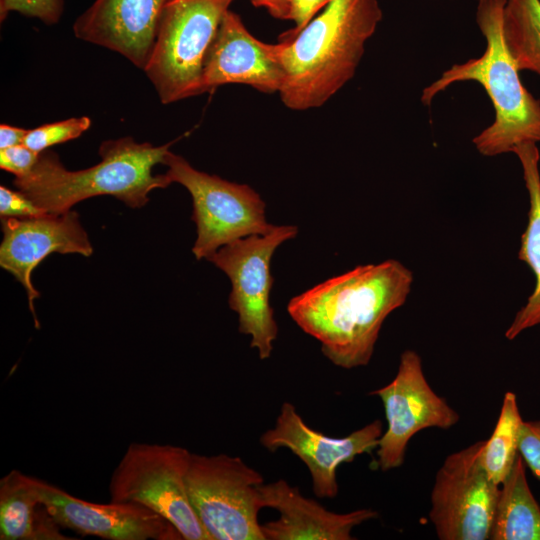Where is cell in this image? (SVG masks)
I'll return each instance as SVG.
<instances>
[{"label": "cell", "instance_id": "cell-30", "mask_svg": "<svg viewBox=\"0 0 540 540\" xmlns=\"http://www.w3.org/2000/svg\"><path fill=\"white\" fill-rule=\"evenodd\" d=\"M253 5L265 8L273 17L290 20V0H250Z\"/></svg>", "mask_w": 540, "mask_h": 540}, {"label": "cell", "instance_id": "cell-14", "mask_svg": "<svg viewBox=\"0 0 540 540\" xmlns=\"http://www.w3.org/2000/svg\"><path fill=\"white\" fill-rule=\"evenodd\" d=\"M1 221L0 266L25 288L35 325L39 327L34 308L39 292L31 281L33 270L52 253L88 257L93 247L78 214L72 210L33 218H2Z\"/></svg>", "mask_w": 540, "mask_h": 540}, {"label": "cell", "instance_id": "cell-16", "mask_svg": "<svg viewBox=\"0 0 540 540\" xmlns=\"http://www.w3.org/2000/svg\"><path fill=\"white\" fill-rule=\"evenodd\" d=\"M169 0H95L73 24L78 39L127 58L144 70Z\"/></svg>", "mask_w": 540, "mask_h": 540}, {"label": "cell", "instance_id": "cell-10", "mask_svg": "<svg viewBox=\"0 0 540 540\" xmlns=\"http://www.w3.org/2000/svg\"><path fill=\"white\" fill-rule=\"evenodd\" d=\"M485 440L448 455L431 491L429 518L440 540L489 539L500 485L486 474Z\"/></svg>", "mask_w": 540, "mask_h": 540}, {"label": "cell", "instance_id": "cell-18", "mask_svg": "<svg viewBox=\"0 0 540 540\" xmlns=\"http://www.w3.org/2000/svg\"><path fill=\"white\" fill-rule=\"evenodd\" d=\"M536 144L521 143L512 151L521 163L529 196L528 220L521 235L518 259L533 272L535 285L525 305L518 310L505 332L508 340H513L523 331L540 325V153Z\"/></svg>", "mask_w": 540, "mask_h": 540}, {"label": "cell", "instance_id": "cell-21", "mask_svg": "<svg viewBox=\"0 0 540 540\" xmlns=\"http://www.w3.org/2000/svg\"><path fill=\"white\" fill-rule=\"evenodd\" d=\"M502 28L518 69L540 76V0H506Z\"/></svg>", "mask_w": 540, "mask_h": 540}, {"label": "cell", "instance_id": "cell-4", "mask_svg": "<svg viewBox=\"0 0 540 540\" xmlns=\"http://www.w3.org/2000/svg\"><path fill=\"white\" fill-rule=\"evenodd\" d=\"M506 0H479L476 22L486 40L484 53L445 70L422 91L421 101L430 105L434 97L462 81H476L486 91L494 110V122L472 142L483 156L512 152L525 142H540V100L523 85L519 69L503 35L502 20Z\"/></svg>", "mask_w": 540, "mask_h": 540}, {"label": "cell", "instance_id": "cell-3", "mask_svg": "<svg viewBox=\"0 0 540 540\" xmlns=\"http://www.w3.org/2000/svg\"><path fill=\"white\" fill-rule=\"evenodd\" d=\"M173 143L153 146L131 137L106 140L99 147L101 161L77 171L67 170L59 156L47 149L40 152L32 170L15 177L13 184L48 214L67 212L80 201L101 195L140 208L148 203L151 191L171 184L166 174L154 175L153 168L162 164Z\"/></svg>", "mask_w": 540, "mask_h": 540}, {"label": "cell", "instance_id": "cell-17", "mask_svg": "<svg viewBox=\"0 0 540 540\" xmlns=\"http://www.w3.org/2000/svg\"><path fill=\"white\" fill-rule=\"evenodd\" d=\"M260 490L263 507L280 514L278 519L261 524L265 540H351L354 527L378 517L372 509L329 511L283 479L263 483Z\"/></svg>", "mask_w": 540, "mask_h": 540}, {"label": "cell", "instance_id": "cell-24", "mask_svg": "<svg viewBox=\"0 0 540 540\" xmlns=\"http://www.w3.org/2000/svg\"><path fill=\"white\" fill-rule=\"evenodd\" d=\"M63 10V0H0L1 21H4L10 12H18L51 25L60 20Z\"/></svg>", "mask_w": 540, "mask_h": 540}, {"label": "cell", "instance_id": "cell-23", "mask_svg": "<svg viewBox=\"0 0 540 540\" xmlns=\"http://www.w3.org/2000/svg\"><path fill=\"white\" fill-rule=\"evenodd\" d=\"M91 120L87 116L43 124L28 131L24 145L40 153L49 147L78 138L89 129Z\"/></svg>", "mask_w": 540, "mask_h": 540}, {"label": "cell", "instance_id": "cell-2", "mask_svg": "<svg viewBox=\"0 0 540 540\" xmlns=\"http://www.w3.org/2000/svg\"><path fill=\"white\" fill-rule=\"evenodd\" d=\"M381 20L378 0H331L302 30L285 33L278 43L284 105L302 111L326 103L354 76Z\"/></svg>", "mask_w": 540, "mask_h": 540}, {"label": "cell", "instance_id": "cell-27", "mask_svg": "<svg viewBox=\"0 0 540 540\" xmlns=\"http://www.w3.org/2000/svg\"><path fill=\"white\" fill-rule=\"evenodd\" d=\"M519 453L526 466L540 479V420L523 422Z\"/></svg>", "mask_w": 540, "mask_h": 540}, {"label": "cell", "instance_id": "cell-7", "mask_svg": "<svg viewBox=\"0 0 540 540\" xmlns=\"http://www.w3.org/2000/svg\"><path fill=\"white\" fill-rule=\"evenodd\" d=\"M191 452L180 446L131 443L108 486L110 501L143 505L168 520L183 540H210L186 488Z\"/></svg>", "mask_w": 540, "mask_h": 540}, {"label": "cell", "instance_id": "cell-15", "mask_svg": "<svg viewBox=\"0 0 540 540\" xmlns=\"http://www.w3.org/2000/svg\"><path fill=\"white\" fill-rule=\"evenodd\" d=\"M283 81L278 44L255 38L240 16L228 10L204 62L203 92L225 84H245L264 93H279Z\"/></svg>", "mask_w": 540, "mask_h": 540}, {"label": "cell", "instance_id": "cell-26", "mask_svg": "<svg viewBox=\"0 0 540 540\" xmlns=\"http://www.w3.org/2000/svg\"><path fill=\"white\" fill-rule=\"evenodd\" d=\"M39 154L24 144L0 149V168L15 177L25 176L36 164Z\"/></svg>", "mask_w": 540, "mask_h": 540}, {"label": "cell", "instance_id": "cell-11", "mask_svg": "<svg viewBox=\"0 0 540 540\" xmlns=\"http://www.w3.org/2000/svg\"><path fill=\"white\" fill-rule=\"evenodd\" d=\"M384 406L387 429L377 446V465L382 471L400 467L410 439L426 428L449 429L459 414L429 385L417 352L405 350L393 380L370 392Z\"/></svg>", "mask_w": 540, "mask_h": 540}, {"label": "cell", "instance_id": "cell-19", "mask_svg": "<svg viewBox=\"0 0 540 540\" xmlns=\"http://www.w3.org/2000/svg\"><path fill=\"white\" fill-rule=\"evenodd\" d=\"M491 540H540V506L534 498L522 456L500 485Z\"/></svg>", "mask_w": 540, "mask_h": 540}, {"label": "cell", "instance_id": "cell-20", "mask_svg": "<svg viewBox=\"0 0 540 540\" xmlns=\"http://www.w3.org/2000/svg\"><path fill=\"white\" fill-rule=\"evenodd\" d=\"M39 479L13 469L0 479V539L35 540Z\"/></svg>", "mask_w": 540, "mask_h": 540}, {"label": "cell", "instance_id": "cell-13", "mask_svg": "<svg viewBox=\"0 0 540 540\" xmlns=\"http://www.w3.org/2000/svg\"><path fill=\"white\" fill-rule=\"evenodd\" d=\"M39 492L41 503L59 526L80 535L106 540H182L168 520L143 505L89 502L41 479Z\"/></svg>", "mask_w": 540, "mask_h": 540}, {"label": "cell", "instance_id": "cell-6", "mask_svg": "<svg viewBox=\"0 0 540 540\" xmlns=\"http://www.w3.org/2000/svg\"><path fill=\"white\" fill-rule=\"evenodd\" d=\"M263 482L238 456L191 453L187 493L210 540H265L258 521Z\"/></svg>", "mask_w": 540, "mask_h": 540}, {"label": "cell", "instance_id": "cell-8", "mask_svg": "<svg viewBox=\"0 0 540 540\" xmlns=\"http://www.w3.org/2000/svg\"><path fill=\"white\" fill-rule=\"evenodd\" d=\"M162 164L168 168L165 174L170 182L184 186L192 197L196 259H207L232 241L266 234L275 227L266 220L265 202L250 186L199 171L170 150Z\"/></svg>", "mask_w": 540, "mask_h": 540}, {"label": "cell", "instance_id": "cell-25", "mask_svg": "<svg viewBox=\"0 0 540 540\" xmlns=\"http://www.w3.org/2000/svg\"><path fill=\"white\" fill-rule=\"evenodd\" d=\"M48 213L19 190L0 186V216L2 218H33Z\"/></svg>", "mask_w": 540, "mask_h": 540}, {"label": "cell", "instance_id": "cell-28", "mask_svg": "<svg viewBox=\"0 0 540 540\" xmlns=\"http://www.w3.org/2000/svg\"><path fill=\"white\" fill-rule=\"evenodd\" d=\"M331 0H290V20L295 27L290 30L296 33L302 30L318 13L324 9Z\"/></svg>", "mask_w": 540, "mask_h": 540}, {"label": "cell", "instance_id": "cell-1", "mask_svg": "<svg viewBox=\"0 0 540 540\" xmlns=\"http://www.w3.org/2000/svg\"><path fill=\"white\" fill-rule=\"evenodd\" d=\"M412 282V272L394 259L360 265L294 296L287 311L334 365L366 366L385 319L405 303Z\"/></svg>", "mask_w": 540, "mask_h": 540}, {"label": "cell", "instance_id": "cell-5", "mask_svg": "<svg viewBox=\"0 0 540 540\" xmlns=\"http://www.w3.org/2000/svg\"><path fill=\"white\" fill-rule=\"evenodd\" d=\"M232 1H168L144 68L162 103L204 93V62Z\"/></svg>", "mask_w": 540, "mask_h": 540}, {"label": "cell", "instance_id": "cell-22", "mask_svg": "<svg viewBox=\"0 0 540 540\" xmlns=\"http://www.w3.org/2000/svg\"><path fill=\"white\" fill-rule=\"evenodd\" d=\"M523 422L515 393L506 392L495 428L480 453L486 474L497 485L508 476L519 455Z\"/></svg>", "mask_w": 540, "mask_h": 540}, {"label": "cell", "instance_id": "cell-12", "mask_svg": "<svg viewBox=\"0 0 540 540\" xmlns=\"http://www.w3.org/2000/svg\"><path fill=\"white\" fill-rule=\"evenodd\" d=\"M382 434V422L374 420L345 437H330L308 426L296 407L284 402L275 426L261 435L260 443L271 452L290 450L308 468L314 494L331 499L338 494L337 468L377 449Z\"/></svg>", "mask_w": 540, "mask_h": 540}, {"label": "cell", "instance_id": "cell-29", "mask_svg": "<svg viewBox=\"0 0 540 540\" xmlns=\"http://www.w3.org/2000/svg\"><path fill=\"white\" fill-rule=\"evenodd\" d=\"M28 131L2 123L0 125V149L23 144Z\"/></svg>", "mask_w": 540, "mask_h": 540}, {"label": "cell", "instance_id": "cell-9", "mask_svg": "<svg viewBox=\"0 0 540 540\" xmlns=\"http://www.w3.org/2000/svg\"><path fill=\"white\" fill-rule=\"evenodd\" d=\"M297 233L296 226L275 225L266 234L232 241L207 258L230 279L228 305L238 315L239 332L250 336V346L258 351L261 360L270 358L278 335L270 305L271 259L275 250Z\"/></svg>", "mask_w": 540, "mask_h": 540}]
</instances>
